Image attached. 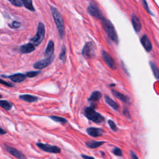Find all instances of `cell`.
Masks as SVG:
<instances>
[{"mask_svg":"<svg viewBox=\"0 0 159 159\" xmlns=\"http://www.w3.org/2000/svg\"><path fill=\"white\" fill-rule=\"evenodd\" d=\"M35 50V45L32 43H29L21 45L19 50L21 53H29Z\"/></svg>","mask_w":159,"mask_h":159,"instance_id":"5bb4252c","label":"cell"},{"mask_svg":"<svg viewBox=\"0 0 159 159\" xmlns=\"http://www.w3.org/2000/svg\"><path fill=\"white\" fill-rule=\"evenodd\" d=\"M149 64L150 65V67H151V69H152V73H153L154 76L155 77L156 79L159 80V69H158V68L152 61H150L149 62Z\"/></svg>","mask_w":159,"mask_h":159,"instance_id":"7402d4cb","label":"cell"},{"mask_svg":"<svg viewBox=\"0 0 159 159\" xmlns=\"http://www.w3.org/2000/svg\"><path fill=\"white\" fill-rule=\"evenodd\" d=\"M131 21L132 24L133 25V27L134 30H135L136 32H139L140 31L141 28H142V24L140 22V19L137 16L135 15H132V18H131Z\"/></svg>","mask_w":159,"mask_h":159,"instance_id":"9a60e30c","label":"cell"},{"mask_svg":"<svg viewBox=\"0 0 159 159\" xmlns=\"http://www.w3.org/2000/svg\"><path fill=\"white\" fill-rule=\"evenodd\" d=\"M101 96H102L101 93L98 91H94L91 94V95L89 97V98L88 99V100L91 102H96V101H99L101 99Z\"/></svg>","mask_w":159,"mask_h":159,"instance_id":"44dd1931","label":"cell"},{"mask_svg":"<svg viewBox=\"0 0 159 159\" xmlns=\"http://www.w3.org/2000/svg\"><path fill=\"white\" fill-rule=\"evenodd\" d=\"M2 77L5 78H9L11 79V81H12L14 83H20L23 81L25 78H26V75L22 74V73H16L14 75H11L10 76H4L2 75Z\"/></svg>","mask_w":159,"mask_h":159,"instance_id":"8fae6325","label":"cell"},{"mask_svg":"<svg viewBox=\"0 0 159 159\" xmlns=\"http://www.w3.org/2000/svg\"><path fill=\"white\" fill-rule=\"evenodd\" d=\"M142 4H143L144 8L145 9V10L147 11V12L148 13L152 14V12H150V9H149V8H148V4H147V2H146V1H145V0H142Z\"/></svg>","mask_w":159,"mask_h":159,"instance_id":"4dcf8cb0","label":"cell"},{"mask_svg":"<svg viewBox=\"0 0 159 159\" xmlns=\"http://www.w3.org/2000/svg\"><path fill=\"white\" fill-rule=\"evenodd\" d=\"M45 34V26L42 22H39L35 35L30 39V42L35 46H38L43 41Z\"/></svg>","mask_w":159,"mask_h":159,"instance_id":"277c9868","label":"cell"},{"mask_svg":"<svg viewBox=\"0 0 159 159\" xmlns=\"http://www.w3.org/2000/svg\"><path fill=\"white\" fill-rule=\"evenodd\" d=\"M103 143H104V142L103 141L91 140L86 142V145L90 148H96L97 147H99V146H101Z\"/></svg>","mask_w":159,"mask_h":159,"instance_id":"ffe728a7","label":"cell"},{"mask_svg":"<svg viewBox=\"0 0 159 159\" xmlns=\"http://www.w3.org/2000/svg\"><path fill=\"white\" fill-rule=\"evenodd\" d=\"M2 98V96L0 94V98Z\"/></svg>","mask_w":159,"mask_h":159,"instance_id":"74e56055","label":"cell"},{"mask_svg":"<svg viewBox=\"0 0 159 159\" xmlns=\"http://www.w3.org/2000/svg\"><path fill=\"white\" fill-rule=\"evenodd\" d=\"M87 10H88V12H89V14L94 17H96L101 20H102L104 18V14L102 12V11H101V9L93 2H91L89 3V6H88Z\"/></svg>","mask_w":159,"mask_h":159,"instance_id":"8992f818","label":"cell"},{"mask_svg":"<svg viewBox=\"0 0 159 159\" xmlns=\"http://www.w3.org/2000/svg\"><path fill=\"white\" fill-rule=\"evenodd\" d=\"M51 12L53 16V19L55 20L59 36L60 39H63L65 35V26H64V22L63 17L59 11L53 6H51Z\"/></svg>","mask_w":159,"mask_h":159,"instance_id":"7a4b0ae2","label":"cell"},{"mask_svg":"<svg viewBox=\"0 0 159 159\" xmlns=\"http://www.w3.org/2000/svg\"><path fill=\"white\" fill-rule=\"evenodd\" d=\"M130 155H131V157L133 158V159H134V158H135V159H138L139 158H138V157L137 156H136L135 155V154L132 152V151H130Z\"/></svg>","mask_w":159,"mask_h":159,"instance_id":"e575fe53","label":"cell"},{"mask_svg":"<svg viewBox=\"0 0 159 159\" xmlns=\"http://www.w3.org/2000/svg\"><path fill=\"white\" fill-rule=\"evenodd\" d=\"M84 116L90 120L95 123H101L104 121V117L97 112L93 107H88L84 109Z\"/></svg>","mask_w":159,"mask_h":159,"instance_id":"3957f363","label":"cell"},{"mask_svg":"<svg viewBox=\"0 0 159 159\" xmlns=\"http://www.w3.org/2000/svg\"><path fill=\"white\" fill-rule=\"evenodd\" d=\"M40 73V71H29L27 72L26 73V76L29 78H33L35 77L36 76H37L39 73Z\"/></svg>","mask_w":159,"mask_h":159,"instance_id":"83f0119b","label":"cell"},{"mask_svg":"<svg viewBox=\"0 0 159 159\" xmlns=\"http://www.w3.org/2000/svg\"><path fill=\"white\" fill-rule=\"evenodd\" d=\"M5 148L6 150L10 153L11 154L12 156H14L16 158H20V159H22V158H25V157L24 155V154L22 153H21L20 151L16 150L14 148H12L11 147L9 146H7L5 145Z\"/></svg>","mask_w":159,"mask_h":159,"instance_id":"7c38bea8","label":"cell"},{"mask_svg":"<svg viewBox=\"0 0 159 159\" xmlns=\"http://www.w3.org/2000/svg\"><path fill=\"white\" fill-rule=\"evenodd\" d=\"M19 98L28 102H32L37 101L38 100V98L37 96L30 95V94H22L19 96Z\"/></svg>","mask_w":159,"mask_h":159,"instance_id":"ac0fdd59","label":"cell"},{"mask_svg":"<svg viewBox=\"0 0 159 159\" xmlns=\"http://www.w3.org/2000/svg\"><path fill=\"white\" fill-rule=\"evenodd\" d=\"M104 99H105V101L112 108H113L114 110L116 111H117L119 108V105L117 104V102H116L114 101H113L111 98H109V96H104Z\"/></svg>","mask_w":159,"mask_h":159,"instance_id":"d6986e66","label":"cell"},{"mask_svg":"<svg viewBox=\"0 0 159 159\" xmlns=\"http://www.w3.org/2000/svg\"><path fill=\"white\" fill-rule=\"evenodd\" d=\"M108 124L109 125V127L110 128L113 130V131H117V127L116 125V124H115V122L112 120H111L109 119L108 120Z\"/></svg>","mask_w":159,"mask_h":159,"instance_id":"f1b7e54d","label":"cell"},{"mask_svg":"<svg viewBox=\"0 0 159 159\" xmlns=\"http://www.w3.org/2000/svg\"><path fill=\"white\" fill-rule=\"evenodd\" d=\"M81 157L84 158H94V157H93L88 156V155H81Z\"/></svg>","mask_w":159,"mask_h":159,"instance_id":"8d00e7d4","label":"cell"},{"mask_svg":"<svg viewBox=\"0 0 159 159\" xmlns=\"http://www.w3.org/2000/svg\"><path fill=\"white\" fill-rule=\"evenodd\" d=\"M37 146L40 148L41 150L53 153H59L61 152L60 148L57 146L51 145L48 143H37Z\"/></svg>","mask_w":159,"mask_h":159,"instance_id":"52a82bcc","label":"cell"},{"mask_svg":"<svg viewBox=\"0 0 159 159\" xmlns=\"http://www.w3.org/2000/svg\"><path fill=\"white\" fill-rule=\"evenodd\" d=\"M0 83L4 85V86H8V87H12L13 86L12 84H11L10 83H9L8 82L6 81L5 80H3L2 79H0Z\"/></svg>","mask_w":159,"mask_h":159,"instance_id":"d6a6232c","label":"cell"},{"mask_svg":"<svg viewBox=\"0 0 159 159\" xmlns=\"http://www.w3.org/2000/svg\"><path fill=\"white\" fill-rule=\"evenodd\" d=\"M112 93H113V94L118 99H119L121 101L126 103V104H130V99L128 98V96L123 94L122 93H120L118 91H116L115 89H112Z\"/></svg>","mask_w":159,"mask_h":159,"instance_id":"2e32d148","label":"cell"},{"mask_svg":"<svg viewBox=\"0 0 159 159\" xmlns=\"http://www.w3.org/2000/svg\"><path fill=\"white\" fill-rule=\"evenodd\" d=\"M123 114H124V116H127V117H130L129 112V111L127 110V109H123Z\"/></svg>","mask_w":159,"mask_h":159,"instance_id":"836d02e7","label":"cell"},{"mask_svg":"<svg viewBox=\"0 0 159 159\" xmlns=\"http://www.w3.org/2000/svg\"><path fill=\"white\" fill-rule=\"evenodd\" d=\"M53 58H54V55H53L52 56L47 57L45 59L39 60V61H37L35 63H34V68L35 69H39V70L45 68V67L48 66L53 61Z\"/></svg>","mask_w":159,"mask_h":159,"instance_id":"ba28073f","label":"cell"},{"mask_svg":"<svg viewBox=\"0 0 159 159\" xmlns=\"http://www.w3.org/2000/svg\"><path fill=\"white\" fill-rule=\"evenodd\" d=\"M102 57L103 58L104 61L106 63V65L112 70H116V64L113 60V58L111 57V56L105 50H102Z\"/></svg>","mask_w":159,"mask_h":159,"instance_id":"9c48e42d","label":"cell"},{"mask_svg":"<svg viewBox=\"0 0 159 159\" xmlns=\"http://www.w3.org/2000/svg\"><path fill=\"white\" fill-rule=\"evenodd\" d=\"M86 132L90 136H92L94 137L101 136L104 133V131L102 129L100 128H96V127L88 128L86 129Z\"/></svg>","mask_w":159,"mask_h":159,"instance_id":"4fadbf2b","label":"cell"},{"mask_svg":"<svg viewBox=\"0 0 159 159\" xmlns=\"http://www.w3.org/2000/svg\"><path fill=\"white\" fill-rule=\"evenodd\" d=\"M101 24L104 30L107 34L108 37L113 41L116 44H118L119 39L117 37V34L115 30V28L113 24L111 23L110 20L104 18L101 20Z\"/></svg>","mask_w":159,"mask_h":159,"instance_id":"6da1fadb","label":"cell"},{"mask_svg":"<svg viewBox=\"0 0 159 159\" xmlns=\"http://www.w3.org/2000/svg\"><path fill=\"white\" fill-rule=\"evenodd\" d=\"M0 107L8 111L12 108V104L7 100H0Z\"/></svg>","mask_w":159,"mask_h":159,"instance_id":"603a6c76","label":"cell"},{"mask_svg":"<svg viewBox=\"0 0 159 159\" xmlns=\"http://www.w3.org/2000/svg\"><path fill=\"white\" fill-rule=\"evenodd\" d=\"M53 52H54V43L52 40H49V42L47 44V46L45 48V55L47 57H51L53 55Z\"/></svg>","mask_w":159,"mask_h":159,"instance_id":"e0dca14e","label":"cell"},{"mask_svg":"<svg viewBox=\"0 0 159 159\" xmlns=\"http://www.w3.org/2000/svg\"><path fill=\"white\" fill-rule=\"evenodd\" d=\"M96 47L93 42H88L85 43L82 50V55L86 58H93L95 55Z\"/></svg>","mask_w":159,"mask_h":159,"instance_id":"5b68a950","label":"cell"},{"mask_svg":"<svg viewBox=\"0 0 159 159\" xmlns=\"http://www.w3.org/2000/svg\"><path fill=\"white\" fill-rule=\"evenodd\" d=\"M140 42L143 46V47L145 49V50L148 52H150L152 50V43L148 39L147 35H143L140 39Z\"/></svg>","mask_w":159,"mask_h":159,"instance_id":"30bf717a","label":"cell"},{"mask_svg":"<svg viewBox=\"0 0 159 159\" xmlns=\"http://www.w3.org/2000/svg\"><path fill=\"white\" fill-rule=\"evenodd\" d=\"M50 118L55 122H60V123H63V124L66 123L68 122L67 120L65 119V118L59 117V116H51Z\"/></svg>","mask_w":159,"mask_h":159,"instance_id":"484cf974","label":"cell"},{"mask_svg":"<svg viewBox=\"0 0 159 159\" xmlns=\"http://www.w3.org/2000/svg\"><path fill=\"white\" fill-rule=\"evenodd\" d=\"M6 134V131L4 130L2 128L0 127V134L1 135H4V134Z\"/></svg>","mask_w":159,"mask_h":159,"instance_id":"d590c367","label":"cell"},{"mask_svg":"<svg viewBox=\"0 0 159 159\" xmlns=\"http://www.w3.org/2000/svg\"><path fill=\"white\" fill-rule=\"evenodd\" d=\"M59 58L65 63L66 59V47L65 45H63L61 47V50L59 55Z\"/></svg>","mask_w":159,"mask_h":159,"instance_id":"d4e9b609","label":"cell"},{"mask_svg":"<svg viewBox=\"0 0 159 159\" xmlns=\"http://www.w3.org/2000/svg\"><path fill=\"white\" fill-rule=\"evenodd\" d=\"M12 4L16 7H22L23 5L22 0H8Z\"/></svg>","mask_w":159,"mask_h":159,"instance_id":"4316f807","label":"cell"},{"mask_svg":"<svg viewBox=\"0 0 159 159\" xmlns=\"http://www.w3.org/2000/svg\"><path fill=\"white\" fill-rule=\"evenodd\" d=\"M22 2H23V5L25 6V8L28 9L31 11H35L32 0H22Z\"/></svg>","mask_w":159,"mask_h":159,"instance_id":"cb8c5ba5","label":"cell"},{"mask_svg":"<svg viewBox=\"0 0 159 159\" xmlns=\"http://www.w3.org/2000/svg\"><path fill=\"white\" fill-rule=\"evenodd\" d=\"M21 25V24L19 22H17V21H13L12 22V28H19L20 27Z\"/></svg>","mask_w":159,"mask_h":159,"instance_id":"1f68e13d","label":"cell"},{"mask_svg":"<svg viewBox=\"0 0 159 159\" xmlns=\"http://www.w3.org/2000/svg\"><path fill=\"white\" fill-rule=\"evenodd\" d=\"M112 152L114 155L117 156H122V152L119 148H117V147L114 148L112 150Z\"/></svg>","mask_w":159,"mask_h":159,"instance_id":"f546056e","label":"cell"}]
</instances>
